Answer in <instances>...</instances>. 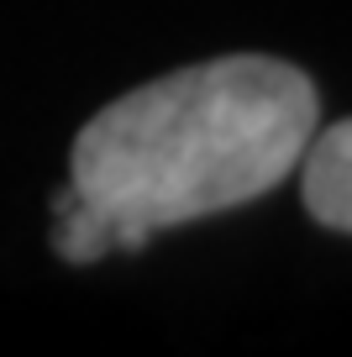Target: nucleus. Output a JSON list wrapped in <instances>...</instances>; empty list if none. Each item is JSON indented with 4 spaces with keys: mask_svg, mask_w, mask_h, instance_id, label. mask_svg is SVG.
I'll list each match as a JSON object with an SVG mask.
<instances>
[{
    "mask_svg": "<svg viewBox=\"0 0 352 357\" xmlns=\"http://www.w3.org/2000/svg\"><path fill=\"white\" fill-rule=\"evenodd\" d=\"M321 95L305 68L231 53L126 89L74 137V184L110 221L116 252L268 195L295 174Z\"/></svg>",
    "mask_w": 352,
    "mask_h": 357,
    "instance_id": "nucleus-1",
    "label": "nucleus"
},
{
    "mask_svg": "<svg viewBox=\"0 0 352 357\" xmlns=\"http://www.w3.org/2000/svg\"><path fill=\"white\" fill-rule=\"evenodd\" d=\"M300 195H305V211L321 226L352 236V116L337 126H321L310 132L305 153H300Z\"/></svg>",
    "mask_w": 352,
    "mask_h": 357,
    "instance_id": "nucleus-2",
    "label": "nucleus"
},
{
    "mask_svg": "<svg viewBox=\"0 0 352 357\" xmlns=\"http://www.w3.org/2000/svg\"><path fill=\"white\" fill-rule=\"evenodd\" d=\"M53 252L64 257V263H100L105 252H116L110 221L74 184H64V190L53 195Z\"/></svg>",
    "mask_w": 352,
    "mask_h": 357,
    "instance_id": "nucleus-3",
    "label": "nucleus"
}]
</instances>
